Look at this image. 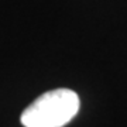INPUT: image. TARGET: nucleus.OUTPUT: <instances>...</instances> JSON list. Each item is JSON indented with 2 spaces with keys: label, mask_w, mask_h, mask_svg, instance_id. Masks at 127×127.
Segmentation results:
<instances>
[{
  "label": "nucleus",
  "mask_w": 127,
  "mask_h": 127,
  "mask_svg": "<svg viewBox=\"0 0 127 127\" xmlns=\"http://www.w3.org/2000/svg\"><path fill=\"white\" fill-rule=\"evenodd\" d=\"M79 97L71 89H54L37 97L21 113L26 127H64L79 110Z\"/></svg>",
  "instance_id": "1"
}]
</instances>
